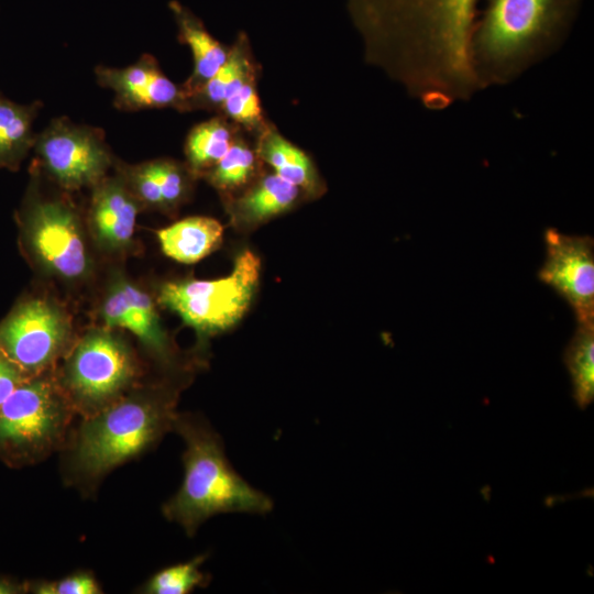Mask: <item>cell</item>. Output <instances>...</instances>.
Here are the masks:
<instances>
[{
	"label": "cell",
	"instance_id": "20",
	"mask_svg": "<svg viewBox=\"0 0 594 594\" xmlns=\"http://www.w3.org/2000/svg\"><path fill=\"white\" fill-rule=\"evenodd\" d=\"M42 103L21 105L0 94V167L14 169L34 146L33 123Z\"/></svg>",
	"mask_w": 594,
	"mask_h": 594
},
{
	"label": "cell",
	"instance_id": "9",
	"mask_svg": "<svg viewBox=\"0 0 594 594\" xmlns=\"http://www.w3.org/2000/svg\"><path fill=\"white\" fill-rule=\"evenodd\" d=\"M33 147L42 173L68 193L94 187L116 162L101 129L67 117L54 118L36 134Z\"/></svg>",
	"mask_w": 594,
	"mask_h": 594
},
{
	"label": "cell",
	"instance_id": "14",
	"mask_svg": "<svg viewBox=\"0 0 594 594\" xmlns=\"http://www.w3.org/2000/svg\"><path fill=\"white\" fill-rule=\"evenodd\" d=\"M87 223L96 245L106 253H123L133 245L141 204L114 169L90 188Z\"/></svg>",
	"mask_w": 594,
	"mask_h": 594
},
{
	"label": "cell",
	"instance_id": "19",
	"mask_svg": "<svg viewBox=\"0 0 594 594\" xmlns=\"http://www.w3.org/2000/svg\"><path fill=\"white\" fill-rule=\"evenodd\" d=\"M156 235L166 256L179 263L193 264L221 244L223 227L211 217L193 216L158 230Z\"/></svg>",
	"mask_w": 594,
	"mask_h": 594
},
{
	"label": "cell",
	"instance_id": "25",
	"mask_svg": "<svg viewBox=\"0 0 594 594\" xmlns=\"http://www.w3.org/2000/svg\"><path fill=\"white\" fill-rule=\"evenodd\" d=\"M208 556L199 554L187 562L167 566L155 573L141 588L146 594H187L210 582L200 569Z\"/></svg>",
	"mask_w": 594,
	"mask_h": 594
},
{
	"label": "cell",
	"instance_id": "18",
	"mask_svg": "<svg viewBox=\"0 0 594 594\" xmlns=\"http://www.w3.org/2000/svg\"><path fill=\"white\" fill-rule=\"evenodd\" d=\"M253 77L255 66L249 41L241 33L215 75L184 99L182 111L220 110L223 101Z\"/></svg>",
	"mask_w": 594,
	"mask_h": 594
},
{
	"label": "cell",
	"instance_id": "16",
	"mask_svg": "<svg viewBox=\"0 0 594 594\" xmlns=\"http://www.w3.org/2000/svg\"><path fill=\"white\" fill-rule=\"evenodd\" d=\"M262 161L273 173L298 187L304 197L319 198L326 187L311 157L299 146L266 124L261 131L255 147Z\"/></svg>",
	"mask_w": 594,
	"mask_h": 594
},
{
	"label": "cell",
	"instance_id": "1",
	"mask_svg": "<svg viewBox=\"0 0 594 594\" xmlns=\"http://www.w3.org/2000/svg\"><path fill=\"white\" fill-rule=\"evenodd\" d=\"M480 0H348L366 59L424 107L443 110L481 86L471 63Z\"/></svg>",
	"mask_w": 594,
	"mask_h": 594
},
{
	"label": "cell",
	"instance_id": "13",
	"mask_svg": "<svg viewBox=\"0 0 594 594\" xmlns=\"http://www.w3.org/2000/svg\"><path fill=\"white\" fill-rule=\"evenodd\" d=\"M101 87L114 92L113 103L122 111L175 108L182 111V86L172 81L160 68L154 56L144 54L135 63L122 67L99 65L95 69Z\"/></svg>",
	"mask_w": 594,
	"mask_h": 594
},
{
	"label": "cell",
	"instance_id": "4",
	"mask_svg": "<svg viewBox=\"0 0 594 594\" xmlns=\"http://www.w3.org/2000/svg\"><path fill=\"white\" fill-rule=\"evenodd\" d=\"M185 442L184 480L162 507L164 517L193 537L202 522L227 513L264 515L273 501L250 485L230 464L222 439L198 416L177 414L173 425Z\"/></svg>",
	"mask_w": 594,
	"mask_h": 594
},
{
	"label": "cell",
	"instance_id": "7",
	"mask_svg": "<svg viewBox=\"0 0 594 594\" xmlns=\"http://www.w3.org/2000/svg\"><path fill=\"white\" fill-rule=\"evenodd\" d=\"M260 274L258 256L245 249L234 258L229 275L166 282L157 299L205 339L229 330L241 320L257 289Z\"/></svg>",
	"mask_w": 594,
	"mask_h": 594
},
{
	"label": "cell",
	"instance_id": "21",
	"mask_svg": "<svg viewBox=\"0 0 594 594\" xmlns=\"http://www.w3.org/2000/svg\"><path fill=\"white\" fill-rule=\"evenodd\" d=\"M235 129L222 114L196 124L185 141L186 164L198 177L202 176L230 148Z\"/></svg>",
	"mask_w": 594,
	"mask_h": 594
},
{
	"label": "cell",
	"instance_id": "29",
	"mask_svg": "<svg viewBox=\"0 0 594 594\" xmlns=\"http://www.w3.org/2000/svg\"><path fill=\"white\" fill-rule=\"evenodd\" d=\"M24 591V587L15 582L0 578V594H16Z\"/></svg>",
	"mask_w": 594,
	"mask_h": 594
},
{
	"label": "cell",
	"instance_id": "17",
	"mask_svg": "<svg viewBox=\"0 0 594 594\" xmlns=\"http://www.w3.org/2000/svg\"><path fill=\"white\" fill-rule=\"evenodd\" d=\"M169 8L177 24L178 40L190 48L194 59L191 75L180 85L185 99L215 75L226 62L230 47L213 37L201 20L179 2L172 1Z\"/></svg>",
	"mask_w": 594,
	"mask_h": 594
},
{
	"label": "cell",
	"instance_id": "24",
	"mask_svg": "<svg viewBox=\"0 0 594 594\" xmlns=\"http://www.w3.org/2000/svg\"><path fill=\"white\" fill-rule=\"evenodd\" d=\"M162 195L163 212L172 213L186 202L197 176L186 163L172 158H155L145 162Z\"/></svg>",
	"mask_w": 594,
	"mask_h": 594
},
{
	"label": "cell",
	"instance_id": "22",
	"mask_svg": "<svg viewBox=\"0 0 594 594\" xmlns=\"http://www.w3.org/2000/svg\"><path fill=\"white\" fill-rule=\"evenodd\" d=\"M261 163L256 150L235 135L228 152L202 177L227 199L261 176Z\"/></svg>",
	"mask_w": 594,
	"mask_h": 594
},
{
	"label": "cell",
	"instance_id": "27",
	"mask_svg": "<svg viewBox=\"0 0 594 594\" xmlns=\"http://www.w3.org/2000/svg\"><path fill=\"white\" fill-rule=\"evenodd\" d=\"M37 594H99L102 590L95 575L78 571L58 581H38L30 586Z\"/></svg>",
	"mask_w": 594,
	"mask_h": 594
},
{
	"label": "cell",
	"instance_id": "26",
	"mask_svg": "<svg viewBox=\"0 0 594 594\" xmlns=\"http://www.w3.org/2000/svg\"><path fill=\"white\" fill-rule=\"evenodd\" d=\"M222 116L238 125L258 132L266 125L256 89L255 77L249 79L232 92L222 103Z\"/></svg>",
	"mask_w": 594,
	"mask_h": 594
},
{
	"label": "cell",
	"instance_id": "10",
	"mask_svg": "<svg viewBox=\"0 0 594 594\" xmlns=\"http://www.w3.org/2000/svg\"><path fill=\"white\" fill-rule=\"evenodd\" d=\"M68 315L48 298H32L0 323V351L28 377L51 371L72 343Z\"/></svg>",
	"mask_w": 594,
	"mask_h": 594
},
{
	"label": "cell",
	"instance_id": "6",
	"mask_svg": "<svg viewBox=\"0 0 594 594\" xmlns=\"http://www.w3.org/2000/svg\"><path fill=\"white\" fill-rule=\"evenodd\" d=\"M75 411L52 371L24 380L0 406V451L32 462L66 441Z\"/></svg>",
	"mask_w": 594,
	"mask_h": 594
},
{
	"label": "cell",
	"instance_id": "12",
	"mask_svg": "<svg viewBox=\"0 0 594 594\" xmlns=\"http://www.w3.org/2000/svg\"><path fill=\"white\" fill-rule=\"evenodd\" d=\"M103 327L124 329L134 334L160 364H174L176 351L162 326L152 297L124 276L110 283L100 305Z\"/></svg>",
	"mask_w": 594,
	"mask_h": 594
},
{
	"label": "cell",
	"instance_id": "3",
	"mask_svg": "<svg viewBox=\"0 0 594 594\" xmlns=\"http://www.w3.org/2000/svg\"><path fill=\"white\" fill-rule=\"evenodd\" d=\"M583 0H486L471 36L481 86L510 84L559 48Z\"/></svg>",
	"mask_w": 594,
	"mask_h": 594
},
{
	"label": "cell",
	"instance_id": "5",
	"mask_svg": "<svg viewBox=\"0 0 594 594\" xmlns=\"http://www.w3.org/2000/svg\"><path fill=\"white\" fill-rule=\"evenodd\" d=\"M56 380L75 414L89 417L138 385L141 367L114 329L92 328L70 345Z\"/></svg>",
	"mask_w": 594,
	"mask_h": 594
},
{
	"label": "cell",
	"instance_id": "8",
	"mask_svg": "<svg viewBox=\"0 0 594 594\" xmlns=\"http://www.w3.org/2000/svg\"><path fill=\"white\" fill-rule=\"evenodd\" d=\"M29 193L23 233L38 266L65 282H80L92 271V260L80 215L68 191H46L38 182Z\"/></svg>",
	"mask_w": 594,
	"mask_h": 594
},
{
	"label": "cell",
	"instance_id": "15",
	"mask_svg": "<svg viewBox=\"0 0 594 594\" xmlns=\"http://www.w3.org/2000/svg\"><path fill=\"white\" fill-rule=\"evenodd\" d=\"M305 198L301 190L276 174L257 177L239 194L226 199L231 224L248 232L294 208Z\"/></svg>",
	"mask_w": 594,
	"mask_h": 594
},
{
	"label": "cell",
	"instance_id": "28",
	"mask_svg": "<svg viewBox=\"0 0 594 594\" xmlns=\"http://www.w3.org/2000/svg\"><path fill=\"white\" fill-rule=\"evenodd\" d=\"M28 376L0 351V406Z\"/></svg>",
	"mask_w": 594,
	"mask_h": 594
},
{
	"label": "cell",
	"instance_id": "2",
	"mask_svg": "<svg viewBox=\"0 0 594 594\" xmlns=\"http://www.w3.org/2000/svg\"><path fill=\"white\" fill-rule=\"evenodd\" d=\"M180 387L170 382L135 386L82 418L65 452L66 482L92 490L113 469L152 449L173 430Z\"/></svg>",
	"mask_w": 594,
	"mask_h": 594
},
{
	"label": "cell",
	"instance_id": "11",
	"mask_svg": "<svg viewBox=\"0 0 594 594\" xmlns=\"http://www.w3.org/2000/svg\"><path fill=\"white\" fill-rule=\"evenodd\" d=\"M540 282L552 287L572 308L578 322L594 321V240L548 228Z\"/></svg>",
	"mask_w": 594,
	"mask_h": 594
},
{
	"label": "cell",
	"instance_id": "23",
	"mask_svg": "<svg viewBox=\"0 0 594 594\" xmlns=\"http://www.w3.org/2000/svg\"><path fill=\"white\" fill-rule=\"evenodd\" d=\"M563 362L571 377L573 398L584 409L594 399V321L578 322Z\"/></svg>",
	"mask_w": 594,
	"mask_h": 594
}]
</instances>
